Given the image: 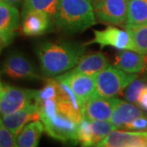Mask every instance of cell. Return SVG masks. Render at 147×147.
<instances>
[{"instance_id": "cell-22", "label": "cell", "mask_w": 147, "mask_h": 147, "mask_svg": "<svg viewBox=\"0 0 147 147\" xmlns=\"http://www.w3.org/2000/svg\"><path fill=\"white\" fill-rule=\"evenodd\" d=\"M91 129L96 147L117 127L109 121H91Z\"/></svg>"}, {"instance_id": "cell-27", "label": "cell", "mask_w": 147, "mask_h": 147, "mask_svg": "<svg viewBox=\"0 0 147 147\" xmlns=\"http://www.w3.org/2000/svg\"><path fill=\"white\" fill-rule=\"evenodd\" d=\"M142 110L147 111V86L146 85L142 90L141 96L137 104Z\"/></svg>"}, {"instance_id": "cell-17", "label": "cell", "mask_w": 147, "mask_h": 147, "mask_svg": "<svg viewBox=\"0 0 147 147\" xmlns=\"http://www.w3.org/2000/svg\"><path fill=\"white\" fill-rule=\"evenodd\" d=\"M108 60L100 52L84 55L77 65L72 69L74 72L96 76L108 66Z\"/></svg>"}, {"instance_id": "cell-12", "label": "cell", "mask_w": 147, "mask_h": 147, "mask_svg": "<svg viewBox=\"0 0 147 147\" xmlns=\"http://www.w3.org/2000/svg\"><path fill=\"white\" fill-rule=\"evenodd\" d=\"M96 147H147V132L115 130Z\"/></svg>"}, {"instance_id": "cell-24", "label": "cell", "mask_w": 147, "mask_h": 147, "mask_svg": "<svg viewBox=\"0 0 147 147\" xmlns=\"http://www.w3.org/2000/svg\"><path fill=\"white\" fill-rule=\"evenodd\" d=\"M58 96V82L55 78L47 80V83L41 90H37L36 102L38 105L46 100L57 99Z\"/></svg>"}, {"instance_id": "cell-3", "label": "cell", "mask_w": 147, "mask_h": 147, "mask_svg": "<svg viewBox=\"0 0 147 147\" xmlns=\"http://www.w3.org/2000/svg\"><path fill=\"white\" fill-rule=\"evenodd\" d=\"M137 78V74H128L108 65L96 75V93L105 98H113L122 92Z\"/></svg>"}, {"instance_id": "cell-25", "label": "cell", "mask_w": 147, "mask_h": 147, "mask_svg": "<svg viewBox=\"0 0 147 147\" xmlns=\"http://www.w3.org/2000/svg\"><path fill=\"white\" fill-rule=\"evenodd\" d=\"M146 85L142 79H135L127 86L124 92V97L128 102L137 104L142 90Z\"/></svg>"}, {"instance_id": "cell-14", "label": "cell", "mask_w": 147, "mask_h": 147, "mask_svg": "<svg viewBox=\"0 0 147 147\" xmlns=\"http://www.w3.org/2000/svg\"><path fill=\"white\" fill-rule=\"evenodd\" d=\"M21 32L29 37L41 36L47 33L52 25L53 17L39 11H30L21 14Z\"/></svg>"}, {"instance_id": "cell-6", "label": "cell", "mask_w": 147, "mask_h": 147, "mask_svg": "<svg viewBox=\"0 0 147 147\" xmlns=\"http://www.w3.org/2000/svg\"><path fill=\"white\" fill-rule=\"evenodd\" d=\"M130 0H93L95 16L98 21L112 26L126 25Z\"/></svg>"}, {"instance_id": "cell-20", "label": "cell", "mask_w": 147, "mask_h": 147, "mask_svg": "<svg viewBox=\"0 0 147 147\" xmlns=\"http://www.w3.org/2000/svg\"><path fill=\"white\" fill-rule=\"evenodd\" d=\"M124 27L130 34L137 53L147 55V24L142 26H131L126 24Z\"/></svg>"}, {"instance_id": "cell-15", "label": "cell", "mask_w": 147, "mask_h": 147, "mask_svg": "<svg viewBox=\"0 0 147 147\" xmlns=\"http://www.w3.org/2000/svg\"><path fill=\"white\" fill-rule=\"evenodd\" d=\"M114 65L128 74H139L147 69V55L135 51L123 50L116 55Z\"/></svg>"}, {"instance_id": "cell-11", "label": "cell", "mask_w": 147, "mask_h": 147, "mask_svg": "<svg viewBox=\"0 0 147 147\" xmlns=\"http://www.w3.org/2000/svg\"><path fill=\"white\" fill-rule=\"evenodd\" d=\"M118 100L115 97L105 98L95 92L84 105V117L90 121L110 120Z\"/></svg>"}, {"instance_id": "cell-1", "label": "cell", "mask_w": 147, "mask_h": 147, "mask_svg": "<svg viewBox=\"0 0 147 147\" xmlns=\"http://www.w3.org/2000/svg\"><path fill=\"white\" fill-rule=\"evenodd\" d=\"M86 52L85 44L70 41H44L35 47L44 76L55 78L77 65Z\"/></svg>"}, {"instance_id": "cell-8", "label": "cell", "mask_w": 147, "mask_h": 147, "mask_svg": "<svg viewBox=\"0 0 147 147\" xmlns=\"http://www.w3.org/2000/svg\"><path fill=\"white\" fill-rule=\"evenodd\" d=\"M2 73L16 79L38 80L42 77L35 67L23 53L12 52L5 58L2 67Z\"/></svg>"}, {"instance_id": "cell-19", "label": "cell", "mask_w": 147, "mask_h": 147, "mask_svg": "<svg viewBox=\"0 0 147 147\" xmlns=\"http://www.w3.org/2000/svg\"><path fill=\"white\" fill-rule=\"evenodd\" d=\"M126 24L131 26L146 25L147 0H130Z\"/></svg>"}, {"instance_id": "cell-26", "label": "cell", "mask_w": 147, "mask_h": 147, "mask_svg": "<svg viewBox=\"0 0 147 147\" xmlns=\"http://www.w3.org/2000/svg\"><path fill=\"white\" fill-rule=\"evenodd\" d=\"M0 147H17L16 138L2 121L0 122Z\"/></svg>"}, {"instance_id": "cell-28", "label": "cell", "mask_w": 147, "mask_h": 147, "mask_svg": "<svg viewBox=\"0 0 147 147\" xmlns=\"http://www.w3.org/2000/svg\"><path fill=\"white\" fill-rule=\"evenodd\" d=\"M3 2H5L7 3H9L11 5L15 6V7H17L20 4H21V3L25 0H1Z\"/></svg>"}, {"instance_id": "cell-5", "label": "cell", "mask_w": 147, "mask_h": 147, "mask_svg": "<svg viewBox=\"0 0 147 147\" xmlns=\"http://www.w3.org/2000/svg\"><path fill=\"white\" fill-rule=\"evenodd\" d=\"M37 90L25 89L1 82L0 111L4 116L23 109L28 104L36 101Z\"/></svg>"}, {"instance_id": "cell-16", "label": "cell", "mask_w": 147, "mask_h": 147, "mask_svg": "<svg viewBox=\"0 0 147 147\" xmlns=\"http://www.w3.org/2000/svg\"><path fill=\"white\" fill-rule=\"evenodd\" d=\"M145 115L146 113L133 103L119 99L113 110L110 122L117 127V129H123L127 124Z\"/></svg>"}, {"instance_id": "cell-18", "label": "cell", "mask_w": 147, "mask_h": 147, "mask_svg": "<svg viewBox=\"0 0 147 147\" xmlns=\"http://www.w3.org/2000/svg\"><path fill=\"white\" fill-rule=\"evenodd\" d=\"M43 131L44 127L40 120L28 123L16 137L17 147H38Z\"/></svg>"}, {"instance_id": "cell-29", "label": "cell", "mask_w": 147, "mask_h": 147, "mask_svg": "<svg viewBox=\"0 0 147 147\" xmlns=\"http://www.w3.org/2000/svg\"><path fill=\"white\" fill-rule=\"evenodd\" d=\"M89 1H91V2H92V1H93V0H89Z\"/></svg>"}, {"instance_id": "cell-9", "label": "cell", "mask_w": 147, "mask_h": 147, "mask_svg": "<svg viewBox=\"0 0 147 147\" xmlns=\"http://www.w3.org/2000/svg\"><path fill=\"white\" fill-rule=\"evenodd\" d=\"M20 26V15L16 7L0 3V43L1 48L9 46L16 38Z\"/></svg>"}, {"instance_id": "cell-2", "label": "cell", "mask_w": 147, "mask_h": 147, "mask_svg": "<svg viewBox=\"0 0 147 147\" xmlns=\"http://www.w3.org/2000/svg\"><path fill=\"white\" fill-rule=\"evenodd\" d=\"M96 19L89 0H59L53 18L58 30L69 34L85 31L94 26Z\"/></svg>"}, {"instance_id": "cell-10", "label": "cell", "mask_w": 147, "mask_h": 147, "mask_svg": "<svg viewBox=\"0 0 147 147\" xmlns=\"http://www.w3.org/2000/svg\"><path fill=\"white\" fill-rule=\"evenodd\" d=\"M57 78L68 84L84 108L86 101L96 92V76H89L71 70L57 76Z\"/></svg>"}, {"instance_id": "cell-21", "label": "cell", "mask_w": 147, "mask_h": 147, "mask_svg": "<svg viewBox=\"0 0 147 147\" xmlns=\"http://www.w3.org/2000/svg\"><path fill=\"white\" fill-rule=\"evenodd\" d=\"M58 2L59 0H25L21 14L30 11H39L46 12L53 18L57 11Z\"/></svg>"}, {"instance_id": "cell-4", "label": "cell", "mask_w": 147, "mask_h": 147, "mask_svg": "<svg viewBox=\"0 0 147 147\" xmlns=\"http://www.w3.org/2000/svg\"><path fill=\"white\" fill-rule=\"evenodd\" d=\"M44 131L53 139L65 143L76 144L79 123L57 111L49 116H40Z\"/></svg>"}, {"instance_id": "cell-23", "label": "cell", "mask_w": 147, "mask_h": 147, "mask_svg": "<svg viewBox=\"0 0 147 147\" xmlns=\"http://www.w3.org/2000/svg\"><path fill=\"white\" fill-rule=\"evenodd\" d=\"M78 141L81 147H95L91 129V121L84 117L78 127Z\"/></svg>"}, {"instance_id": "cell-13", "label": "cell", "mask_w": 147, "mask_h": 147, "mask_svg": "<svg viewBox=\"0 0 147 147\" xmlns=\"http://www.w3.org/2000/svg\"><path fill=\"white\" fill-rule=\"evenodd\" d=\"M37 120H40V118L39 106L36 101L28 104L23 109L15 113L2 116L1 119L3 124L13 133L16 138L30 121Z\"/></svg>"}, {"instance_id": "cell-7", "label": "cell", "mask_w": 147, "mask_h": 147, "mask_svg": "<svg viewBox=\"0 0 147 147\" xmlns=\"http://www.w3.org/2000/svg\"><path fill=\"white\" fill-rule=\"evenodd\" d=\"M96 43L101 48L110 46L119 50H130L137 52L136 46L128 32L110 26L102 30H94V38L89 42L84 43L85 46Z\"/></svg>"}]
</instances>
